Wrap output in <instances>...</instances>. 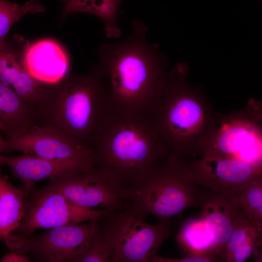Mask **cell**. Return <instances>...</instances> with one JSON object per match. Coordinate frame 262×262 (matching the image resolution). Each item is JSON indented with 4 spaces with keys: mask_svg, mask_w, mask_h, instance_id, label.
I'll use <instances>...</instances> for the list:
<instances>
[{
    "mask_svg": "<svg viewBox=\"0 0 262 262\" xmlns=\"http://www.w3.org/2000/svg\"><path fill=\"white\" fill-rule=\"evenodd\" d=\"M96 164L109 170L125 188L142 180L171 153L147 112L109 102L94 137Z\"/></svg>",
    "mask_w": 262,
    "mask_h": 262,
    "instance_id": "6da1fadb",
    "label": "cell"
},
{
    "mask_svg": "<svg viewBox=\"0 0 262 262\" xmlns=\"http://www.w3.org/2000/svg\"><path fill=\"white\" fill-rule=\"evenodd\" d=\"M187 70L180 63L167 72L147 113L170 152L194 159L204 154L218 115L202 92L188 82Z\"/></svg>",
    "mask_w": 262,
    "mask_h": 262,
    "instance_id": "7a4b0ae2",
    "label": "cell"
},
{
    "mask_svg": "<svg viewBox=\"0 0 262 262\" xmlns=\"http://www.w3.org/2000/svg\"><path fill=\"white\" fill-rule=\"evenodd\" d=\"M132 26V33L124 40L100 46L98 64L106 74L114 104L147 112L164 82L166 60L158 45L147 41L148 28L143 22L134 19Z\"/></svg>",
    "mask_w": 262,
    "mask_h": 262,
    "instance_id": "3957f363",
    "label": "cell"
},
{
    "mask_svg": "<svg viewBox=\"0 0 262 262\" xmlns=\"http://www.w3.org/2000/svg\"><path fill=\"white\" fill-rule=\"evenodd\" d=\"M109 102L106 75L98 64L87 74L68 75L57 83L47 84L35 109V125L93 150L94 137Z\"/></svg>",
    "mask_w": 262,
    "mask_h": 262,
    "instance_id": "277c9868",
    "label": "cell"
},
{
    "mask_svg": "<svg viewBox=\"0 0 262 262\" xmlns=\"http://www.w3.org/2000/svg\"><path fill=\"white\" fill-rule=\"evenodd\" d=\"M194 160L169 154L142 180L126 188L129 205L145 218L152 215L160 222L198 206L201 186Z\"/></svg>",
    "mask_w": 262,
    "mask_h": 262,
    "instance_id": "5b68a950",
    "label": "cell"
},
{
    "mask_svg": "<svg viewBox=\"0 0 262 262\" xmlns=\"http://www.w3.org/2000/svg\"><path fill=\"white\" fill-rule=\"evenodd\" d=\"M129 204L100 220L111 249V262H152L171 232L169 222L150 224Z\"/></svg>",
    "mask_w": 262,
    "mask_h": 262,
    "instance_id": "8992f818",
    "label": "cell"
},
{
    "mask_svg": "<svg viewBox=\"0 0 262 262\" xmlns=\"http://www.w3.org/2000/svg\"><path fill=\"white\" fill-rule=\"evenodd\" d=\"M43 188L60 193L83 208L116 211L128 205L126 189L111 172L96 164L50 179Z\"/></svg>",
    "mask_w": 262,
    "mask_h": 262,
    "instance_id": "52a82bcc",
    "label": "cell"
},
{
    "mask_svg": "<svg viewBox=\"0 0 262 262\" xmlns=\"http://www.w3.org/2000/svg\"><path fill=\"white\" fill-rule=\"evenodd\" d=\"M100 219L50 229L33 237L12 233L5 243L11 251L28 254L35 261L72 262L87 249Z\"/></svg>",
    "mask_w": 262,
    "mask_h": 262,
    "instance_id": "ba28073f",
    "label": "cell"
},
{
    "mask_svg": "<svg viewBox=\"0 0 262 262\" xmlns=\"http://www.w3.org/2000/svg\"><path fill=\"white\" fill-rule=\"evenodd\" d=\"M260 116V113L248 109L224 115H218L203 155L236 159L262 166Z\"/></svg>",
    "mask_w": 262,
    "mask_h": 262,
    "instance_id": "9c48e42d",
    "label": "cell"
},
{
    "mask_svg": "<svg viewBox=\"0 0 262 262\" xmlns=\"http://www.w3.org/2000/svg\"><path fill=\"white\" fill-rule=\"evenodd\" d=\"M25 205V213L17 229L28 236L35 230L74 225L101 219L112 211L83 208L72 203L60 193L32 189Z\"/></svg>",
    "mask_w": 262,
    "mask_h": 262,
    "instance_id": "30bf717a",
    "label": "cell"
},
{
    "mask_svg": "<svg viewBox=\"0 0 262 262\" xmlns=\"http://www.w3.org/2000/svg\"><path fill=\"white\" fill-rule=\"evenodd\" d=\"M5 150L52 160L96 164L93 150L77 144L54 131L34 125L25 131L5 139Z\"/></svg>",
    "mask_w": 262,
    "mask_h": 262,
    "instance_id": "8fae6325",
    "label": "cell"
},
{
    "mask_svg": "<svg viewBox=\"0 0 262 262\" xmlns=\"http://www.w3.org/2000/svg\"><path fill=\"white\" fill-rule=\"evenodd\" d=\"M194 164L202 187L236 195L262 176V166L236 159L203 155Z\"/></svg>",
    "mask_w": 262,
    "mask_h": 262,
    "instance_id": "7c38bea8",
    "label": "cell"
},
{
    "mask_svg": "<svg viewBox=\"0 0 262 262\" xmlns=\"http://www.w3.org/2000/svg\"><path fill=\"white\" fill-rule=\"evenodd\" d=\"M200 217L214 246L223 261L226 245L237 223L242 218L236 195L202 187L198 196Z\"/></svg>",
    "mask_w": 262,
    "mask_h": 262,
    "instance_id": "4fadbf2b",
    "label": "cell"
},
{
    "mask_svg": "<svg viewBox=\"0 0 262 262\" xmlns=\"http://www.w3.org/2000/svg\"><path fill=\"white\" fill-rule=\"evenodd\" d=\"M20 54L27 71L40 82L55 84L69 75L68 57L54 41L44 39L24 44Z\"/></svg>",
    "mask_w": 262,
    "mask_h": 262,
    "instance_id": "5bb4252c",
    "label": "cell"
},
{
    "mask_svg": "<svg viewBox=\"0 0 262 262\" xmlns=\"http://www.w3.org/2000/svg\"><path fill=\"white\" fill-rule=\"evenodd\" d=\"M95 164L75 161L49 160L24 153L17 156L0 154V166H8L13 175L22 181L23 190L27 199L34 184L39 181L50 180Z\"/></svg>",
    "mask_w": 262,
    "mask_h": 262,
    "instance_id": "9a60e30c",
    "label": "cell"
},
{
    "mask_svg": "<svg viewBox=\"0 0 262 262\" xmlns=\"http://www.w3.org/2000/svg\"><path fill=\"white\" fill-rule=\"evenodd\" d=\"M0 82L34 110L42 100L47 85L32 76L20 53L6 41L0 50Z\"/></svg>",
    "mask_w": 262,
    "mask_h": 262,
    "instance_id": "2e32d148",
    "label": "cell"
},
{
    "mask_svg": "<svg viewBox=\"0 0 262 262\" xmlns=\"http://www.w3.org/2000/svg\"><path fill=\"white\" fill-rule=\"evenodd\" d=\"M0 124L6 138L35 124V110L0 82Z\"/></svg>",
    "mask_w": 262,
    "mask_h": 262,
    "instance_id": "e0dca14e",
    "label": "cell"
},
{
    "mask_svg": "<svg viewBox=\"0 0 262 262\" xmlns=\"http://www.w3.org/2000/svg\"><path fill=\"white\" fill-rule=\"evenodd\" d=\"M262 228L241 218L226 245L223 261L262 262Z\"/></svg>",
    "mask_w": 262,
    "mask_h": 262,
    "instance_id": "ac0fdd59",
    "label": "cell"
},
{
    "mask_svg": "<svg viewBox=\"0 0 262 262\" xmlns=\"http://www.w3.org/2000/svg\"><path fill=\"white\" fill-rule=\"evenodd\" d=\"M27 198L3 175L0 168V240L7 241L19 227L25 213Z\"/></svg>",
    "mask_w": 262,
    "mask_h": 262,
    "instance_id": "d6986e66",
    "label": "cell"
},
{
    "mask_svg": "<svg viewBox=\"0 0 262 262\" xmlns=\"http://www.w3.org/2000/svg\"><path fill=\"white\" fill-rule=\"evenodd\" d=\"M65 4L64 14L75 12L95 15L102 19L108 38H118L121 34L117 22L119 5L124 0H62Z\"/></svg>",
    "mask_w": 262,
    "mask_h": 262,
    "instance_id": "ffe728a7",
    "label": "cell"
},
{
    "mask_svg": "<svg viewBox=\"0 0 262 262\" xmlns=\"http://www.w3.org/2000/svg\"><path fill=\"white\" fill-rule=\"evenodd\" d=\"M176 240L187 254L212 255L216 257L219 262H222L200 217L185 222L178 233Z\"/></svg>",
    "mask_w": 262,
    "mask_h": 262,
    "instance_id": "44dd1931",
    "label": "cell"
},
{
    "mask_svg": "<svg viewBox=\"0 0 262 262\" xmlns=\"http://www.w3.org/2000/svg\"><path fill=\"white\" fill-rule=\"evenodd\" d=\"M236 196L241 217L262 228V176L252 180Z\"/></svg>",
    "mask_w": 262,
    "mask_h": 262,
    "instance_id": "7402d4cb",
    "label": "cell"
},
{
    "mask_svg": "<svg viewBox=\"0 0 262 262\" xmlns=\"http://www.w3.org/2000/svg\"><path fill=\"white\" fill-rule=\"evenodd\" d=\"M43 5L35 0L19 4L0 0V50L5 46V36L12 26L27 14L44 11Z\"/></svg>",
    "mask_w": 262,
    "mask_h": 262,
    "instance_id": "603a6c76",
    "label": "cell"
},
{
    "mask_svg": "<svg viewBox=\"0 0 262 262\" xmlns=\"http://www.w3.org/2000/svg\"><path fill=\"white\" fill-rule=\"evenodd\" d=\"M100 220L87 249L83 253L74 259L72 262H110L111 249L101 227Z\"/></svg>",
    "mask_w": 262,
    "mask_h": 262,
    "instance_id": "cb8c5ba5",
    "label": "cell"
},
{
    "mask_svg": "<svg viewBox=\"0 0 262 262\" xmlns=\"http://www.w3.org/2000/svg\"><path fill=\"white\" fill-rule=\"evenodd\" d=\"M219 262L215 257L209 255L187 254L186 256L178 258L163 257L158 254L151 262Z\"/></svg>",
    "mask_w": 262,
    "mask_h": 262,
    "instance_id": "d4e9b609",
    "label": "cell"
},
{
    "mask_svg": "<svg viewBox=\"0 0 262 262\" xmlns=\"http://www.w3.org/2000/svg\"><path fill=\"white\" fill-rule=\"evenodd\" d=\"M1 262H31L33 260L25 254L11 251L4 255L0 259Z\"/></svg>",
    "mask_w": 262,
    "mask_h": 262,
    "instance_id": "484cf974",
    "label": "cell"
},
{
    "mask_svg": "<svg viewBox=\"0 0 262 262\" xmlns=\"http://www.w3.org/2000/svg\"><path fill=\"white\" fill-rule=\"evenodd\" d=\"M2 132V129L1 124H0V154L1 152L5 150L4 144L5 139H3L1 136V132Z\"/></svg>",
    "mask_w": 262,
    "mask_h": 262,
    "instance_id": "4316f807",
    "label": "cell"
}]
</instances>
